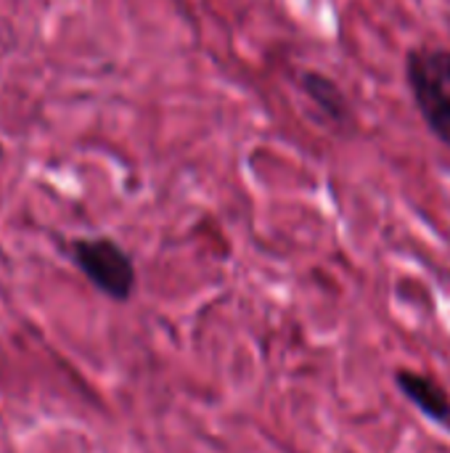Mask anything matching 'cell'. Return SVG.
Returning a JSON list of instances; mask_svg holds the SVG:
<instances>
[{"mask_svg": "<svg viewBox=\"0 0 450 453\" xmlns=\"http://www.w3.org/2000/svg\"><path fill=\"white\" fill-rule=\"evenodd\" d=\"M406 85L427 130L450 149V48H408Z\"/></svg>", "mask_w": 450, "mask_h": 453, "instance_id": "1", "label": "cell"}, {"mask_svg": "<svg viewBox=\"0 0 450 453\" xmlns=\"http://www.w3.org/2000/svg\"><path fill=\"white\" fill-rule=\"evenodd\" d=\"M395 385L403 393V398L416 411H422V417H427L438 427L450 430V395L435 377H427L414 369H398Z\"/></svg>", "mask_w": 450, "mask_h": 453, "instance_id": "3", "label": "cell"}, {"mask_svg": "<svg viewBox=\"0 0 450 453\" xmlns=\"http://www.w3.org/2000/svg\"><path fill=\"white\" fill-rule=\"evenodd\" d=\"M300 88H302V93L313 101V106L321 111V117H324L329 125H334V127H347V125L353 122L350 101H347V96L342 93V88H339L332 77H326V74L310 69V72H302V74H300Z\"/></svg>", "mask_w": 450, "mask_h": 453, "instance_id": "4", "label": "cell"}, {"mask_svg": "<svg viewBox=\"0 0 450 453\" xmlns=\"http://www.w3.org/2000/svg\"><path fill=\"white\" fill-rule=\"evenodd\" d=\"M69 257L77 271L109 300L127 303L135 295L138 273L127 250H122L114 239H74L69 244Z\"/></svg>", "mask_w": 450, "mask_h": 453, "instance_id": "2", "label": "cell"}]
</instances>
